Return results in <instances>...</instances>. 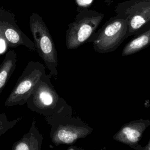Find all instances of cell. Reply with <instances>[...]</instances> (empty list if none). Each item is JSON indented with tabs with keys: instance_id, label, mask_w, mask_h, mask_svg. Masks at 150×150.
I'll use <instances>...</instances> for the list:
<instances>
[{
	"instance_id": "1",
	"label": "cell",
	"mask_w": 150,
	"mask_h": 150,
	"mask_svg": "<svg viewBox=\"0 0 150 150\" xmlns=\"http://www.w3.org/2000/svg\"><path fill=\"white\" fill-rule=\"evenodd\" d=\"M50 126V139L55 145H70L88 135L93 128L72 115L69 105L61 112L45 117Z\"/></svg>"
},
{
	"instance_id": "2",
	"label": "cell",
	"mask_w": 150,
	"mask_h": 150,
	"mask_svg": "<svg viewBox=\"0 0 150 150\" xmlns=\"http://www.w3.org/2000/svg\"><path fill=\"white\" fill-rule=\"evenodd\" d=\"M73 22L68 25L66 32V46L67 49H75L90 40L103 21L104 14L96 10L77 8Z\"/></svg>"
},
{
	"instance_id": "3",
	"label": "cell",
	"mask_w": 150,
	"mask_h": 150,
	"mask_svg": "<svg viewBox=\"0 0 150 150\" xmlns=\"http://www.w3.org/2000/svg\"><path fill=\"white\" fill-rule=\"evenodd\" d=\"M51 77L46 73L43 76L26 102L28 108L45 117L60 112L69 106L54 88Z\"/></svg>"
},
{
	"instance_id": "4",
	"label": "cell",
	"mask_w": 150,
	"mask_h": 150,
	"mask_svg": "<svg viewBox=\"0 0 150 150\" xmlns=\"http://www.w3.org/2000/svg\"><path fill=\"white\" fill-rule=\"evenodd\" d=\"M29 28L36 51L43 60L51 76L57 75V53L53 38L43 18L33 12L29 18Z\"/></svg>"
},
{
	"instance_id": "5",
	"label": "cell",
	"mask_w": 150,
	"mask_h": 150,
	"mask_svg": "<svg viewBox=\"0 0 150 150\" xmlns=\"http://www.w3.org/2000/svg\"><path fill=\"white\" fill-rule=\"evenodd\" d=\"M114 11L126 21L125 39L150 28V0L124 1L116 5Z\"/></svg>"
},
{
	"instance_id": "6",
	"label": "cell",
	"mask_w": 150,
	"mask_h": 150,
	"mask_svg": "<svg viewBox=\"0 0 150 150\" xmlns=\"http://www.w3.org/2000/svg\"><path fill=\"white\" fill-rule=\"evenodd\" d=\"M127 31L126 21L115 14L108 19L94 34L89 42L94 50L100 53H106L116 50L125 39Z\"/></svg>"
},
{
	"instance_id": "7",
	"label": "cell",
	"mask_w": 150,
	"mask_h": 150,
	"mask_svg": "<svg viewBox=\"0 0 150 150\" xmlns=\"http://www.w3.org/2000/svg\"><path fill=\"white\" fill-rule=\"evenodd\" d=\"M46 73V67L43 63L29 62L7 97L5 105L12 107L26 104L33 89Z\"/></svg>"
},
{
	"instance_id": "8",
	"label": "cell",
	"mask_w": 150,
	"mask_h": 150,
	"mask_svg": "<svg viewBox=\"0 0 150 150\" xmlns=\"http://www.w3.org/2000/svg\"><path fill=\"white\" fill-rule=\"evenodd\" d=\"M0 38L9 47L15 48L22 45L31 51L36 52L33 42L16 24L15 14L2 8H0Z\"/></svg>"
},
{
	"instance_id": "9",
	"label": "cell",
	"mask_w": 150,
	"mask_h": 150,
	"mask_svg": "<svg viewBox=\"0 0 150 150\" xmlns=\"http://www.w3.org/2000/svg\"><path fill=\"white\" fill-rule=\"evenodd\" d=\"M149 125V120L132 121L124 124L114 135L113 139L136 149L144 132Z\"/></svg>"
},
{
	"instance_id": "10",
	"label": "cell",
	"mask_w": 150,
	"mask_h": 150,
	"mask_svg": "<svg viewBox=\"0 0 150 150\" xmlns=\"http://www.w3.org/2000/svg\"><path fill=\"white\" fill-rule=\"evenodd\" d=\"M43 140V135L33 120L28 132L13 144L11 150H41Z\"/></svg>"
},
{
	"instance_id": "11",
	"label": "cell",
	"mask_w": 150,
	"mask_h": 150,
	"mask_svg": "<svg viewBox=\"0 0 150 150\" xmlns=\"http://www.w3.org/2000/svg\"><path fill=\"white\" fill-rule=\"evenodd\" d=\"M17 55L13 50H9L0 64V94L13 73L16 65Z\"/></svg>"
},
{
	"instance_id": "12",
	"label": "cell",
	"mask_w": 150,
	"mask_h": 150,
	"mask_svg": "<svg viewBox=\"0 0 150 150\" xmlns=\"http://www.w3.org/2000/svg\"><path fill=\"white\" fill-rule=\"evenodd\" d=\"M150 45V28L147 30L134 36L124 46L121 56L132 55L146 48Z\"/></svg>"
},
{
	"instance_id": "13",
	"label": "cell",
	"mask_w": 150,
	"mask_h": 150,
	"mask_svg": "<svg viewBox=\"0 0 150 150\" xmlns=\"http://www.w3.org/2000/svg\"><path fill=\"white\" fill-rule=\"evenodd\" d=\"M23 118V117H18L12 120H9L5 113L0 114V137L7 131L12 128L19 121Z\"/></svg>"
},
{
	"instance_id": "14",
	"label": "cell",
	"mask_w": 150,
	"mask_h": 150,
	"mask_svg": "<svg viewBox=\"0 0 150 150\" xmlns=\"http://www.w3.org/2000/svg\"><path fill=\"white\" fill-rule=\"evenodd\" d=\"M93 0H76V4L81 7V8H86L90 6Z\"/></svg>"
},
{
	"instance_id": "15",
	"label": "cell",
	"mask_w": 150,
	"mask_h": 150,
	"mask_svg": "<svg viewBox=\"0 0 150 150\" xmlns=\"http://www.w3.org/2000/svg\"><path fill=\"white\" fill-rule=\"evenodd\" d=\"M67 150H84L83 149V148H80V147H77V146H70L67 149Z\"/></svg>"
},
{
	"instance_id": "16",
	"label": "cell",
	"mask_w": 150,
	"mask_h": 150,
	"mask_svg": "<svg viewBox=\"0 0 150 150\" xmlns=\"http://www.w3.org/2000/svg\"><path fill=\"white\" fill-rule=\"evenodd\" d=\"M115 1H117V0H104V2L105 3V4H107V5H111V4L113 2H114ZM124 1H129V0H124Z\"/></svg>"
},
{
	"instance_id": "17",
	"label": "cell",
	"mask_w": 150,
	"mask_h": 150,
	"mask_svg": "<svg viewBox=\"0 0 150 150\" xmlns=\"http://www.w3.org/2000/svg\"><path fill=\"white\" fill-rule=\"evenodd\" d=\"M143 150H150V139L148 144L144 147H143Z\"/></svg>"
},
{
	"instance_id": "18",
	"label": "cell",
	"mask_w": 150,
	"mask_h": 150,
	"mask_svg": "<svg viewBox=\"0 0 150 150\" xmlns=\"http://www.w3.org/2000/svg\"><path fill=\"white\" fill-rule=\"evenodd\" d=\"M101 150H106V149H104V148H103V149H101Z\"/></svg>"
}]
</instances>
